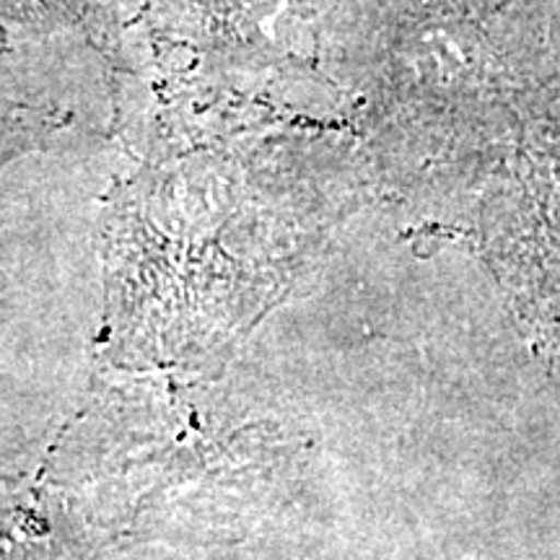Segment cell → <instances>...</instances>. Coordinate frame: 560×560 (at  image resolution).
<instances>
[{"label": "cell", "mask_w": 560, "mask_h": 560, "mask_svg": "<svg viewBox=\"0 0 560 560\" xmlns=\"http://www.w3.org/2000/svg\"><path fill=\"white\" fill-rule=\"evenodd\" d=\"M0 42H3V37H0Z\"/></svg>", "instance_id": "cell-2"}, {"label": "cell", "mask_w": 560, "mask_h": 560, "mask_svg": "<svg viewBox=\"0 0 560 560\" xmlns=\"http://www.w3.org/2000/svg\"><path fill=\"white\" fill-rule=\"evenodd\" d=\"M100 0H0V37L75 39L91 30Z\"/></svg>", "instance_id": "cell-1"}]
</instances>
